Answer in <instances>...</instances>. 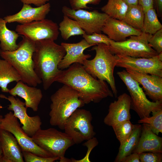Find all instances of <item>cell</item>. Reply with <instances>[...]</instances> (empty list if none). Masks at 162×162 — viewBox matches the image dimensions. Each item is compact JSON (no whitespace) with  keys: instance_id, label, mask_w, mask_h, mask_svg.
Listing matches in <instances>:
<instances>
[{"instance_id":"obj_6","label":"cell","mask_w":162,"mask_h":162,"mask_svg":"<svg viewBox=\"0 0 162 162\" xmlns=\"http://www.w3.org/2000/svg\"><path fill=\"white\" fill-rule=\"evenodd\" d=\"M31 138L40 148L58 157L60 162L70 160L65 157L67 150L75 144L71 138L65 132L59 131L53 128L39 129Z\"/></svg>"},{"instance_id":"obj_10","label":"cell","mask_w":162,"mask_h":162,"mask_svg":"<svg viewBox=\"0 0 162 162\" xmlns=\"http://www.w3.org/2000/svg\"><path fill=\"white\" fill-rule=\"evenodd\" d=\"M0 128L10 132L14 136L22 151L30 152L44 158L54 157L37 145L31 137L25 132L17 118L11 111L6 113L3 118L0 124Z\"/></svg>"},{"instance_id":"obj_21","label":"cell","mask_w":162,"mask_h":162,"mask_svg":"<svg viewBox=\"0 0 162 162\" xmlns=\"http://www.w3.org/2000/svg\"><path fill=\"white\" fill-rule=\"evenodd\" d=\"M0 136L3 153L2 162H24L22 149L14 136L0 128Z\"/></svg>"},{"instance_id":"obj_36","label":"cell","mask_w":162,"mask_h":162,"mask_svg":"<svg viewBox=\"0 0 162 162\" xmlns=\"http://www.w3.org/2000/svg\"><path fill=\"white\" fill-rule=\"evenodd\" d=\"M102 0H69L71 8L74 10L89 9L88 4L97 5Z\"/></svg>"},{"instance_id":"obj_3","label":"cell","mask_w":162,"mask_h":162,"mask_svg":"<svg viewBox=\"0 0 162 162\" xmlns=\"http://www.w3.org/2000/svg\"><path fill=\"white\" fill-rule=\"evenodd\" d=\"M18 45L17 49L14 51L0 49V56L16 69L22 81L29 86L36 87L42 81L34 69L32 56L35 49V42L23 36Z\"/></svg>"},{"instance_id":"obj_15","label":"cell","mask_w":162,"mask_h":162,"mask_svg":"<svg viewBox=\"0 0 162 162\" xmlns=\"http://www.w3.org/2000/svg\"><path fill=\"white\" fill-rule=\"evenodd\" d=\"M130 96L124 93L118 97L117 99L111 103L109 107L108 112L104 118V123L112 126L117 123L130 120L131 116Z\"/></svg>"},{"instance_id":"obj_5","label":"cell","mask_w":162,"mask_h":162,"mask_svg":"<svg viewBox=\"0 0 162 162\" xmlns=\"http://www.w3.org/2000/svg\"><path fill=\"white\" fill-rule=\"evenodd\" d=\"M96 54L92 59L86 60L82 65L86 70L94 77L105 81L110 85L115 97L118 93L114 70L117 58V55L112 53L107 46L100 44L93 46L91 49Z\"/></svg>"},{"instance_id":"obj_12","label":"cell","mask_w":162,"mask_h":162,"mask_svg":"<svg viewBox=\"0 0 162 162\" xmlns=\"http://www.w3.org/2000/svg\"><path fill=\"white\" fill-rule=\"evenodd\" d=\"M15 31L19 35L34 42L45 39L55 41L59 34L57 24L51 20L46 19L18 25Z\"/></svg>"},{"instance_id":"obj_20","label":"cell","mask_w":162,"mask_h":162,"mask_svg":"<svg viewBox=\"0 0 162 162\" xmlns=\"http://www.w3.org/2000/svg\"><path fill=\"white\" fill-rule=\"evenodd\" d=\"M17 82L8 93L11 95L18 96L23 99L27 108H31L34 112L37 111L43 96L41 90L35 86H29L22 81Z\"/></svg>"},{"instance_id":"obj_22","label":"cell","mask_w":162,"mask_h":162,"mask_svg":"<svg viewBox=\"0 0 162 162\" xmlns=\"http://www.w3.org/2000/svg\"><path fill=\"white\" fill-rule=\"evenodd\" d=\"M140 138L133 153H162V138L154 133L148 126L143 123Z\"/></svg>"},{"instance_id":"obj_23","label":"cell","mask_w":162,"mask_h":162,"mask_svg":"<svg viewBox=\"0 0 162 162\" xmlns=\"http://www.w3.org/2000/svg\"><path fill=\"white\" fill-rule=\"evenodd\" d=\"M142 126L135 124L130 135L122 144H120L115 162H122L127 156L132 153L138 144Z\"/></svg>"},{"instance_id":"obj_13","label":"cell","mask_w":162,"mask_h":162,"mask_svg":"<svg viewBox=\"0 0 162 162\" xmlns=\"http://www.w3.org/2000/svg\"><path fill=\"white\" fill-rule=\"evenodd\" d=\"M116 55V67L162 77V52L150 58Z\"/></svg>"},{"instance_id":"obj_16","label":"cell","mask_w":162,"mask_h":162,"mask_svg":"<svg viewBox=\"0 0 162 162\" xmlns=\"http://www.w3.org/2000/svg\"><path fill=\"white\" fill-rule=\"evenodd\" d=\"M61 45L65 49L66 54L58 65V68L60 70L68 68L75 63L82 65L86 60L91 57L89 54H84V51L93 46L89 44L84 39L77 43L62 42Z\"/></svg>"},{"instance_id":"obj_26","label":"cell","mask_w":162,"mask_h":162,"mask_svg":"<svg viewBox=\"0 0 162 162\" xmlns=\"http://www.w3.org/2000/svg\"><path fill=\"white\" fill-rule=\"evenodd\" d=\"M59 26L61 37L64 40H67L72 36L86 34L77 21L65 15Z\"/></svg>"},{"instance_id":"obj_38","label":"cell","mask_w":162,"mask_h":162,"mask_svg":"<svg viewBox=\"0 0 162 162\" xmlns=\"http://www.w3.org/2000/svg\"><path fill=\"white\" fill-rule=\"evenodd\" d=\"M122 162H140L139 154L132 153L124 158Z\"/></svg>"},{"instance_id":"obj_14","label":"cell","mask_w":162,"mask_h":162,"mask_svg":"<svg viewBox=\"0 0 162 162\" xmlns=\"http://www.w3.org/2000/svg\"><path fill=\"white\" fill-rule=\"evenodd\" d=\"M0 98L8 100L10 104L8 105V109L13 112L14 116L18 119L25 132L32 137L41 128L42 122L38 115L30 116L27 113V108L25 103L18 98L11 95L7 97L3 94H0Z\"/></svg>"},{"instance_id":"obj_4","label":"cell","mask_w":162,"mask_h":162,"mask_svg":"<svg viewBox=\"0 0 162 162\" xmlns=\"http://www.w3.org/2000/svg\"><path fill=\"white\" fill-rule=\"evenodd\" d=\"M50 99V123L62 130L73 112L85 105L80 99L78 91L64 84L51 96Z\"/></svg>"},{"instance_id":"obj_32","label":"cell","mask_w":162,"mask_h":162,"mask_svg":"<svg viewBox=\"0 0 162 162\" xmlns=\"http://www.w3.org/2000/svg\"><path fill=\"white\" fill-rule=\"evenodd\" d=\"M82 37L89 44L93 46L101 43L109 46L112 40L105 34L96 33L91 34H86Z\"/></svg>"},{"instance_id":"obj_25","label":"cell","mask_w":162,"mask_h":162,"mask_svg":"<svg viewBox=\"0 0 162 162\" xmlns=\"http://www.w3.org/2000/svg\"><path fill=\"white\" fill-rule=\"evenodd\" d=\"M4 20L0 18V47L3 51H13L17 49L16 40L20 35L15 31L9 29Z\"/></svg>"},{"instance_id":"obj_1","label":"cell","mask_w":162,"mask_h":162,"mask_svg":"<svg viewBox=\"0 0 162 162\" xmlns=\"http://www.w3.org/2000/svg\"><path fill=\"white\" fill-rule=\"evenodd\" d=\"M56 82L77 91L80 99L85 104L98 103L107 97L113 96L106 82L93 77L79 63L73 64L68 69L62 70Z\"/></svg>"},{"instance_id":"obj_44","label":"cell","mask_w":162,"mask_h":162,"mask_svg":"<svg viewBox=\"0 0 162 162\" xmlns=\"http://www.w3.org/2000/svg\"><path fill=\"white\" fill-rule=\"evenodd\" d=\"M3 108L2 106L0 104V111H1V109Z\"/></svg>"},{"instance_id":"obj_39","label":"cell","mask_w":162,"mask_h":162,"mask_svg":"<svg viewBox=\"0 0 162 162\" xmlns=\"http://www.w3.org/2000/svg\"><path fill=\"white\" fill-rule=\"evenodd\" d=\"M23 4H32L34 5L39 7L43 5L46 3V2L50 0H20Z\"/></svg>"},{"instance_id":"obj_30","label":"cell","mask_w":162,"mask_h":162,"mask_svg":"<svg viewBox=\"0 0 162 162\" xmlns=\"http://www.w3.org/2000/svg\"><path fill=\"white\" fill-rule=\"evenodd\" d=\"M152 116L139 120V123L147 124L152 131L158 135L162 133V109L152 112Z\"/></svg>"},{"instance_id":"obj_45","label":"cell","mask_w":162,"mask_h":162,"mask_svg":"<svg viewBox=\"0 0 162 162\" xmlns=\"http://www.w3.org/2000/svg\"></svg>"},{"instance_id":"obj_40","label":"cell","mask_w":162,"mask_h":162,"mask_svg":"<svg viewBox=\"0 0 162 162\" xmlns=\"http://www.w3.org/2000/svg\"><path fill=\"white\" fill-rule=\"evenodd\" d=\"M153 8L155 9L158 16H162V0H153Z\"/></svg>"},{"instance_id":"obj_27","label":"cell","mask_w":162,"mask_h":162,"mask_svg":"<svg viewBox=\"0 0 162 162\" xmlns=\"http://www.w3.org/2000/svg\"><path fill=\"white\" fill-rule=\"evenodd\" d=\"M144 16V12L141 6L138 4L130 5L122 20L134 28L141 30Z\"/></svg>"},{"instance_id":"obj_17","label":"cell","mask_w":162,"mask_h":162,"mask_svg":"<svg viewBox=\"0 0 162 162\" xmlns=\"http://www.w3.org/2000/svg\"><path fill=\"white\" fill-rule=\"evenodd\" d=\"M130 75L142 86L145 94L153 101H162V77L126 69Z\"/></svg>"},{"instance_id":"obj_8","label":"cell","mask_w":162,"mask_h":162,"mask_svg":"<svg viewBox=\"0 0 162 162\" xmlns=\"http://www.w3.org/2000/svg\"><path fill=\"white\" fill-rule=\"evenodd\" d=\"M152 35L142 32L139 35L131 36L128 39L120 42L112 40L107 46L110 52L115 55L135 58H150L158 54L149 45Z\"/></svg>"},{"instance_id":"obj_35","label":"cell","mask_w":162,"mask_h":162,"mask_svg":"<svg viewBox=\"0 0 162 162\" xmlns=\"http://www.w3.org/2000/svg\"><path fill=\"white\" fill-rule=\"evenodd\" d=\"M141 162H161L162 153L143 152L139 154Z\"/></svg>"},{"instance_id":"obj_9","label":"cell","mask_w":162,"mask_h":162,"mask_svg":"<svg viewBox=\"0 0 162 162\" xmlns=\"http://www.w3.org/2000/svg\"><path fill=\"white\" fill-rule=\"evenodd\" d=\"M92 119L89 111L78 109L66 121L65 132L71 138L75 144L88 140L94 137L96 134L91 123Z\"/></svg>"},{"instance_id":"obj_24","label":"cell","mask_w":162,"mask_h":162,"mask_svg":"<svg viewBox=\"0 0 162 162\" xmlns=\"http://www.w3.org/2000/svg\"><path fill=\"white\" fill-rule=\"evenodd\" d=\"M21 81V76L16 69L4 59H0V88L4 92L8 93L7 86L10 83Z\"/></svg>"},{"instance_id":"obj_37","label":"cell","mask_w":162,"mask_h":162,"mask_svg":"<svg viewBox=\"0 0 162 162\" xmlns=\"http://www.w3.org/2000/svg\"><path fill=\"white\" fill-rule=\"evenodd\" d=\"M138 4L142 6L144 12L153 8V0H138Z\"/></svg>"},{"instance_id":"obj_31","label":"cell","mask_w":162,"mask_h":162,"mask_svg":"<svg viewBox=\"0 0 162 162\" xmlns=\"http://www.w3.org/2000/svg\"><path fill=\"white\" fill-rule=\"evenodd\" d=\"M112 127L117 139L121 144L131 134L135 125L133 124L130 120H128L117 123Z\"/></svg>"},{"instance_id":"obj_7","label":"cell","mask_w":162,"mask_h":162,"mask_svg":"<svg viewBox=\"0 0 162 162\" xmlns=\"http://www.w3.org/2000/svg\"><path fill=\"white\" fill-rule=\"evenodd\" d=\"M117 74L126 85L130 95L131 109L140 118L150 116V113L162 109V101H151L140 84L126 70L117 72Z\"/></svg>"},{"instance_id":"obj_33","label":"cell","mask_w":162,"mask_h":162,"mask_svg":"<svg viewBox=\"0 0 162 162\" xmlns=\"http://www.w3.org/2000/svg\"><path fill=\"white\" fill-rule=\"evenodd\" d=\"M22 153L26 162H53L60 159L59 158L57 157H42L28 151H22Z\"/></svg>"},{"instance_id":"obj_11","label":"cell","mask_w":162,"mask_h":162,"mask_svg":"<svg viewBox=\"0 0 162 162\" xmlns=\"http://www.w3.org/2000/svg\"><path fill=\"white\" fill-rule=\"evenodd\" d=\"M62 12L78 23L87 34L101 33L103 27L110 17L104 13L96 10L88 11L83 9L73 10L67 6H63Z\"/></svg>"},{"instance_id":"obj_42","label":"cell","mask_w":162,"mask_h":162,"mask_svg":"<svg viewBox=\"0 0 162 162\" xmlns=\"http://www.w3.org/2000/svg\"><path fill=\"white\" fill-rule=\"evenodd\" d=\"M3 156V150L2 147L0 136V162H2Z\"/></svg>"},{"instance_id":"obj_41","label":"cell","mask_w":162,"mask_h":162,"mask_svg":"<svg viewBox=\"0 0 162 162\" xmlns=\"http://www.w3.org/2000/svg\"><path fill=\"white\" fill-rule=\"evenodd\" d=\"M128 6L138 4V0H122Z\"/></svg>"},{"instance_id":"obj_28","label":"cell","mask_w":162,"mask_h":162,"mask_svg":"<svg viewBox=\"0 0 162 162\" xmlns=\"http://www.w3.org/2000/svg\"><path fill=\"white\" fill-rule=\"evenodd\" d=\"M128 8V5L122 0H108L101 10L110 17L122 20Z\"/></svg>"},{"instance_id":"obj_18","label":"cell","mask_w":162,"mask_h":162,"mask_svg":"<svg viewBox=\"0 0 162 162\" xmlns=\"http://www.w3.org/2000/svg\"><path fill=\"white\" fill-rule=\"evenodd\" d=\"M51 5L48 3L39 7L33 8L30 4H23L18 13L5 16L4 19L6 23L16 22L25 24L45 19L50 10Z\"/></svg>"},{"instance_id":"obj_43","label":"cell","mask_w":162,"mask_h":162,"mask_svg":"<svg viewBox=\"0 0 162 162\" xmlns=\"http://www.w3.org/2000/svg\"><path fill=\"white\" fill-rule=\"evenodd\" d=\"M3 118V116L2 115L0 114V124H1V121H2Z\"/></svg>"},{"instance_id":"obj_34","label":"cell","mask_w":162,"mask_h":162,"mask_svg":"<svg viewBox=\"0 0 162 162\" xmlns=\"http://www.w3.org/2000/svg\"><path fill=\"white\" fill-rule=\"evenodd\" d=\"M148 43L158 54L162 52V28L152 35Z\"/></svg>"},{"instance_id":"obj_29","label":"cell","mask_w":162,"mask_h":162,"mask_svg":"<svg viewBox=\"0 0 162 162\" xmlns=\"http://www.w3.org/2000/svg\"><path fill=\"white\" fill-rule=\"evenodd\" d=\"M162 28V25L159 21L155 9H149L144 12L142 32L153 34Z\"/></svg>"},{"instance_id":"obj_19","label":"cell","mask_w":162,"mask_h":162,"mask_svg":"<svg viewBox=\"0 0 162 162\" xmlns=\"http://www.w3.org/2000/svg\"><path fill=\"white\" fill-rule=\"evenodd\" d=\"M102 32L110 39L117 42L126 40L133 35H139L142 32L132 27L123 20L109 17L103 27Z\"/></svg>"},{"instance_id":"obj_2","label":"cell","mask_w":162,"mask_h":162,"mask_svg":"<svg viewBox=\"0 0 162 162\" xmlns=\"http://www.w3.org/2000/svg\"><path fill=\"white\" fill-rule=\"evenodd\" d=\"M54 41L45 39L35 42L32 56L34 70L45 90L56 82L61 74L62 70L58 66L66 54L64 47Z\"/></svg>"}]
</instances>
